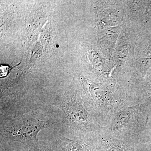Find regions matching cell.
Returning a JSON list of instances; mask_svg holds the SVG:
<instances>
[{"label": "cell", "instance_id": "obj_7", "mask_svg": "<svg viewBox=\"0 0 151 151\" xmlns=\"http://www.w3.org/2000/svg\"><path fill=\"white\" fill-rule=\"evenodd\" d=\"M22 151H63L58 141L46 142L41 141Z\"/></svg>", "mask_w": 151, "mask_h": 151}, {"label": "cell", "instance_id": "obj_6", "mask_svg": "<svg viewBox=\"0 0 151 151\" xmlns=\"http://www.w3.org/2000/svg\"><path fill=\"white\" fill-rule=\"evenodd\" d=\"M52 105L60 109L64 113L65 118L66 117L70 122H82L87 119L86 113L71 96L64 95L55 100Z\"/></svg>", "mask_w": 151, "mask_h": 151}, {"label": "cell", "instance_id": "obj_5", "mask_svg": "<svg viewBox=\"0 0 151 151\" xmlns=\"http://www.w3.org/2000/svg\"><path fill=\"white\" fill-rule=\"evenodd\" d=\"M125 22L121 25L98 32L97 47L110 66L116 44Z\"/></svg>", "mask_w": 151, "mask_h": 151}, {"label": "cell", "instance_id": "obj_4", "mask_svg": "<svg viewBox=\"0 0 151 151\" xmlns=\"http://www.w3.org/2000/svg\"><path fill=\"white\" fill-rule=\"evenodd\" d=\"M151 66V34L140 36L136 41L130 70L145 72Z\"/></svg>", "mask_w": 151, "mask_h": 151}, {"label": "cell", "instance_id": "obj_8", "mask_svg": "<svg viewBox=\"0 0 151 151\" xmlns=\"http://www.w3.org/2000/svg\"><path fill=\"white\" fill-rule=\"evenodd\" d=\"M9 67L6 66L2 65L1 67V76H6L8 73Z\"/></svg>", "mask_w": 151, "mask_h": 151}, {"label": "cell", "instance_id": "obj_3", "mask_svg": "<svg viewBox=\"0 0 151 151\" xmlns=\"http://www.w3.org/2000/svg\"><path fill=\"white\" fill-rule=\"evenodd\" d=\"M97 3L98 32L121 25L127 20L123 1H102Z\"/></svg>", "mask_w": 151, "mask_h": 151}, {"label": "cell", "instance_id": "obj_2", "mask_svg": "<svg viewBox=\"0 0 151 151\" xmlns=\"http://www.w3.org/2000/svg\"><path fill=\"white\" fill-rule=\"evenodd\" d=\"M140 35L133 26L125 22L111 60L110 76L119 69H129L133 60L136 41Z\"/></svg>", "mask_w": 151, "mask_h": 151}, {"label": "cell", "instance_id": "obj_1", "mask_svg": "<svg viewBox=\"0 0 151 151\" xmlns=\"http://www.w3.org/2000/svg\"><path fill=\"white\" fill-rule=\"evenodd\" d=\"M53 123L52 118L45 114L26 113L1 122V135L9 140L23 145V150L37 143L39 132L51 127Z\"/></svg>", "mask_w": 151, "mask_h": 151}]
</instances>
